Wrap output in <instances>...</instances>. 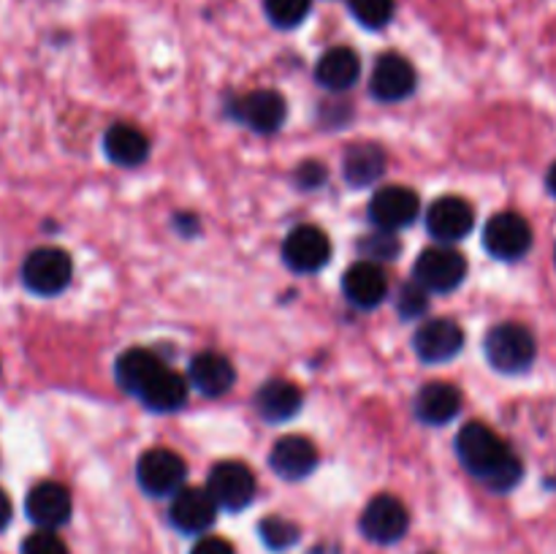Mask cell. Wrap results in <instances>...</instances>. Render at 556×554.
<instances>
[{
    "mask_svg": "<svg viewBox=\"0 0 556 554\" xmlns=\"http://www.w3.org/2000/svg\"><path fill=\"white\" fill-rule=\"evenodd\" d=\"M456 456L470 476L494 492H510L525 476V465L489 424L470 421L456 435Z\"/></svg>",
    "mask_w": 556,
    "mask_h": 554,
    "instance_id": "1",
    "label": "cell"
},
{
    "mask_svg": "<svg viewBox=\"0 0 556 554\" xmlns=\"http://www.w3.org/2000/svg\"><path fill=\"white\" fill-rule=\"evenodd\" d=\"M483 353H486L489 364H492L497 373L521 375L535 364L538 342L535 335H532L525 324L503 320V324L492 326V329L486 331Z\"/></svg>",
    "mask_w": 556,
    "mask_h": 554,
    "instance_id": "2",
    "label": "cell"
},
{
    "mask_svg": "<svg viewBox=\"0 0 556 554\" xmlns=\"http://www.w3.org/2000/svg\"><path fill=\"white\" fill-rule=\"evenodd\" d=\"M74 277V261L60 248H38L22 264V282L38 297H58Z\"/></svg>",
    "mask_w": 556,
    "mask_h": 554,
    "instance_id": "3",
    "label": "cell"
},
{
    "mask_svg": "<svg viewBox=\"0 0 556 554\" xmlns=\"http://www.w3.org/2000/svg\"><path fill=\"white\" fill-rule=\"evenodd\" d=\"M413 272H416L418 286L427 288L429 293H448L465 282L467 259L451 244H434L418 255Z\"/></svg>",
    "mask_w": 556,
    "mask_h": 554,
    "instance_id": "4",
    "label": "cell"
},
{
    "mask_svg": "<svg viewBox=\"0 0 556 554\" xmlns=\"http://www.w3.org/2000/svg\"><path fill=\"white\" fill-rule=\"evenodd\" d=\"M364 538H369L372 543L380 546H389L405 538L407 527H410V514H407L405 503L394 494H375L362 511V519H358Z\"/></svg>",
    "mask_w": 556,
    "mask_h": 554,
    "instance_id": "5",
    "label": "cell"
},
{
    "mask_svg": "<svg viewBox=\"0 0 556 554\" xmlns=\"http://www.w3.org/2000/svg\"><path fill=\"white\" fill-rule=\"evenodd\" d=\"M188 476V465L182 456L172 449H150L139 456L136 465V478L139 487L152 498H168L179 492Z\"/></svg>",
    "mask_w": 556,
    "mask_h": 554,
    "instance_id": "6",
    "label": "cell"
},
{
    "mask_svg": "<svg viewBox=\"0 0 556 554\" xmlns=\"http://www.w3.org/2000/svg\"><path fill=\"white\" fill-rule=\"evenodd\" d=\"M483 248L500 261H519L532 248V226L519 212H497L483 228Z\"/></svg>",
    "mask_w": 556,
    "mask_h": 554,
    "instance_id": "7",
    "label": "cell"
},
{
    "mask_svg": "<svg viewBox=\"0 0 556 554\" xmlns=\"http://www.w3.org/2000/svg\"><path fill=\"white\" fill-rule=\"evenodd\" d=\"M206 492L217 508L242 511L255 498V476L244 462H217L206 478Z\"/></svg>",
    "mask_w": 556,
    "mask_h": 554,
    "instance_id": "8",
    "label": "cell"
},
{
    "mask_svg": "<svg viewBox=\"0 0 556 554\" xmlns=\"http://www.w3.org/2000/svg\"><path fill=\"white\" fill-rule=\"evenodd\" d=\"M421 212V199L405 185H386L369 201V221L383 231H400L410 226Z\"/></svg>",
    "mask_w": 556,
    "mask_h": 554,
    "instance_id": "9",
    "label": "cell"
},
{
    "mask_svg": "<svg viewBox=\"0 0 556 554\" xmlns=\"http://www.w3.org/2000/svg\"><path fill=\"white\" fill-rule=\"evenodd\" d=\"M71 511H74L71 492L58 481L36 483L25 498V514L38 530H58L68 525Z\"/></svg>",
    "mask_w": 556,
    "mask_h": 554,
    "instance_id": "10",
    "label": "cell"
},
{
    "mask_svg": "<svg viewBox=\"0 0 556 554\" xmlns=\"http://www.w3.org/2000/svg\"><path fill=\"white\" fill-rule=\"evenodd\" d=\"M413 348H416L418 358L427 364L451 362L465 348V329L454 318L424 320L413 337Z\"/></svg>",
    "mask_w": 556,
    "mask_h": 554,
    "instance_id": "11",
    "label": "cell"
},
{
    "mask_svg": "<svg viewBox=\"0 0 556 554\" xmlns=\"http://www.w3.org/2000/svg\"><path fill=\"white\" fill-rule=\"evenodd\" d=\"M282 259L293 272L313 275L331 259V242L318 226H296L282 242Z\"/></svg>",
    "mask_w": 556,
    "mask_h": 554,
    "instance_id": "12",
    "label": "cell"
},
{
    "mask_svg": "<svg viewBox=\"0 0 556 554\" xmlns=\"http://www.w3.org/2000/svg\"><path fill=\"white\" fill-rule=\"evenodd\" d=\"M476 226V210L462 196H443L432 201L427 212V228L440 244H454L465 239Z\"/></svg>",
    "mask_w": 556,
    "mask_h": 554,
    "instance_id": "13",
    "label": "cell"
},
{
    "mask_svg": "<svg viewBox=\"0 0 556 554\" xmlns=\"http://www.w3.org/2000/svg\"><path fill=\"white\" fill-rule=\"evenodd\" d=\"M168 519L185 536H201V532H206L215 525L217 503L212 500V494L206 489H179V492L172 494Z\"/></svg>",
    "mask_w": 556,
    "mask_h": 554,
    "instance_id": "14",
    "label": "cell"
},
{
    "mask_svg": "<svg viewBox=\"0 0 556 554\" xmlns=\"http://www.w3.org/2000/svg\"><path fill=\"white\" fill-rule=\"evenodd\" d=\"M416 68L407 58L402 54L389 52L380 54L378 63L372 68V79H369V90L378 101L383 103H396L405 101L413 90H416Z\"/></svg>",
    "mask_w": 556,
    "mask_h": 554,
    "instance_id": "15",
    "label": "cell"
},
{
    "mask_svg": "<svg viewBox=\"0 0 556 554\" xmlns=\"http://www.w3.org/2000/svg\"><path fill=\"white\" fill-rule=\"evenodd\" d=\"M239 123L248 125L255 134H275L286 123V98L277 90H253L244 98H239L233 106Z\"/></svg>",
    "mask_w": 556,
    "mask_h": 554,
    "instance_id": "16",
    "label": "cell"
},
{
    "mask_svg": "<svg viewBox=\"0 0 556 554\" xmlns=\"http://www.w3.org/2000/svg\"><path fill=\"white\" fill-rule=\"evenodd\" d=\"M269 465L286 481H299L318 467V449L304 435H286L271 445Z\"/></svg>",
    "mask_w": 556,
    "mask_h": 554,
    "instance_id": "17",
    "label": "cell"
},
{
    "mask_svg": "<svg viewBox=\"0 0 556 554\" xmlns=\"http://www.w3.org/2000/svg\"><path fill=\"white\" fill-rule=\"evenodd\" d=\"M342 291H345L348 302L356 304L362 310L378 307L380 302L389 293V280H386V272L380 269V264L372 261H358L342 277Z\"/></svg>",
    "mask_w": 556,
    "mask_h": 554,
    "instance_id": "18",
    "label": "cell"
},
{
    "mask_svg": "<svg viewBox=\"0 0 556 554\" xmlns=\"http://www.w3.org/2000/svg\"><path fill=\"white\" fill-rule=\"evenodd\" d=\"M362 76V60L353 49L331 47L315 63V81L331 92L351 90Z\"/></svg>",
    "mask_w": 556,
    "mask_h": 554,
    "instance_id": "19",
    "label": "cell"
},
{
    "mask_svg": "<svg viewBox=\"0 0 556 554\" xmlns=\"http://www.w3.org/2000/svg\"><path fill=\"white\" fill-rule=\"evenodd\" d=\"M462 411V391L454 383L445 380H434V383L421 386L416 394V416L424 424L432 427H443V424L454 421Z\"/></svg>",
    "mask_w": 556,
    "mask_h": 554,
    "instance_id": "20",
    "label": "cell"
},
{
    "mask_svg": "<svg viewBox=\"0 0 556 554\" xmlns=\"http://www.w3.org/2000/svg\"><path fill=\"white\" fill-rule=\"evenodd\" d=\"M188 378L190 383H193V389L201 391V394L220 396L233 386V380H237V369H233L231 358L223 356V353L204 351L190 362Z\"/></svg>",
    "mask_w": 556,
    "mask_h": 554,
    "instance_id": "21",
    "label": "cell"
},
{
    "mask_svg": "<svg viewBox=\"0 0 556 554\" xmlns=\"http://www.w3.org/2000/svg\"><path fill=\"white\" fill-rule=\"evenodd\" d=\"M302 389L293 380L271 378L255 391V411L266 418V421H288L302 411Z\"/></svg>",
    "mask_w": 556,
    "mask_h": 554,
    "instance_id": "22",
    "label": "cell"
},
{
    "mask_svg": "<svg viewBox=\"0 0 556 554\" xmlns=\"http://www.w3.org/2000/svg\"><path fill=\"white\" fill-rule=\"evenodd\" d=\"M103 152H106V158L114 166L134 168L147 161V155H150V141H147V136L141 134L139 128H134V125L114 123L112 128L103 134Z\"/></svg>",
    "mask_w": 556,
    "mask_h": 554,
    "instance_id": "23",
    "label": "cell"
},
{
    "mask_svg": "<svg viewBox=\"0 0 556 554\" xmlns=\"http://www.w3.org/2000/svg\"><path fill=\"white\" fill-rule=\"evenodd\" d=\"M188 380L182 378L179 373L174 369L161 367L155 375L150 378V383L139 391V396L144 400L147 407L157 413H166V411H177V407L185 405L188 400Z\"/></svg>",
    "mask_w": 556,
    "mask_h": 554,
    "instance_id": "24",
    "label": "cell"
},
{
    "mask_svg": "<svg viewBox=\"0 0 556 554\" xmlns=\"http://www.w3.org/2000/svg\"><path fill=\"white\" fill-rule=\"evenodd\" d=\"M161 367L163 362L157 358L155 351H150V348H128V351L117 356V364H114V378H117V383L123 386L125 391L139 394Z\"/></svg>",
    "mask_w": 556,
    "mask_h": 554,
    "instance_id": "25",
    "label": "cell"
},
{
    "mask_svg": "<svg viewBox=\"0 0 556 554\" xmlns=\"http://www.w3.org/2000/svg\"><path fill=\"white\" fill-rule=\"evenodd\" d=\"M386 163H389V158L378 144H353L348 147L345 158H342V174L356 188H367L383 177Z\"/></svg>",
    "mask_w": 556,
    "mask_h": 554,
    "instance_id": "26",
    "label": "cell"
},
{
    "mask_svg": "<svg viewBox=\"0 0 556 554\" xmlns=\"http://www.w3.org/2000/svg\"><path fill=\"white\" fill-rule=\"evenodd\" d=\"M258 536L271 552H286V549H291L293 543L302 538V530H299V525H293L291 519H286V516L271 514L261 519Z\"/></svg>",
    "mask_w": 556,
    "mask_h": 554,
    "instance_id": "27",
    "label": "cell"
},
{
    "mask_svg": "<svg viewBox=\"0 0 556 554\" xmlns=\"http://www.w3.org/2000/svg\"><path fill=\"white\" fill-rule=\"evenodd\" d=\"M264 11L275 27L293 30V27H299L309 16L313 0H264Z\"/></svg>",
    "mask_w": 556,
    "mask_h": 554,
    "instance_id": "28",
    "label": "cell"
},
{
    "mask_svg": "<svg viewBox=\"0 0 556 554\" xmlns=\"http://www.w3.org/2000/svg\"><path fill=\"white\" fill-rule=\"evenodd\" d=\"M353 20L367 30H380L394 20L396 3L394 0H348Z\"/></svg>",
    "mask_w": 556,
    "mask_h": 554,
    "instance_id": "29",
    "label": "cell"
},
{
    "mask_svg": "<svg viewBox=\"0 0 556 554\" xmlns=\"http://www.w3.org/2000/svg\"><path fill=\"white\" fill-rule=\"evenodd\" d=\"M358 250L364 253V261H372V264H380V261H394L400 255V239H396L394 231H383L378 228L375 234L364 237L358 242Z\"/></svg>",
    "mask_w": 556,
    "mask_h": 554,
    "instance_id": "30",
    "label": "cell"
},
{
    "mask_svg": "<svg viewBox=\"0 0 556 554\" xmlns=\"http://www.w3.org/2000/svg\"><path fill=\"white\" fill-rule=\"evenodd\" d=\"M396 310H400L402 318H407V320L421 318V315L429 310V291L424 286H418L416 280H413L410 286H405L400 291V299H396Z\"/></svg>",
    "mask_w": 556,
    "mask_h": 554,
    "instance_id": "31",
    "label": "cell"
},
{
    "mask_svg": "<svg viewBox=\"0 0 556 554\" xmlns=\"http://www.w3.org/2000/svg\"><path fill=\"white\" fill-rule=\"evenodd\" d=\"M20 554H68V546L54 530H36L22 541Z\"/></svg>",
    "mask_w": 556,
    "mask_h": 554,
    "instance_id": "32",
    "label": "cell"
},
{
    "mask_svg": "<svg viewBox=\"0 0 556 554\" xmlns=\"http://www.w3.org/2000/svg\"><path fill=\"white\" fill-rule=\"evenodd\" d=\"M296 182L302 185L304 190L318 188L320 182H326V166L318 161H307L296 168Z\"/></svg>",
    "mask_w": 556,
    "mask_h": 554,
    "instance_id": "33",
    "label": "cell"
},
{
    "mask_svg": "<svg viewBox=\"0 0 556 554\" xmlns=\"http://www.w3.org/2000/svg\"><path fill=\"white\" fill-rule=\"evenodd\" d=\"M190 554H237V552H233V546L226 541V538L204 536L193 543Z\"/></svg>",
    "mask_w": 556,
    "mask_h": 554,
    "instance_id": "34",
    "label": "cell"
},
{
    "mask_svg": "<svg viewBox=\"0 0 556 554\" xmlns=\"http://www.w3.org/2000/svg\"><path fill=\"white\" fill-rule=\"evenodd\" d=\"M9 521H11V500H9V494L0 489V532L9 527Z\"/></svg>",
    "mask_w": 556,
    "mask_h": 554,
    "instance_id": "35",
    "label": "cell"
},
{
    "mask_svg": "<svg viewBox=\"0 0 556 554\" xmlns=\"http://www.w3.org/2000/svg\"><path fill=\"white\" fill-rule=\"evenodd\" d=\"M546 188H548V193H552L556 199V163L552 168H548V174H546Z\"/></svg>",
    "mask_w": 556,
    "mask_h": 554,
    "instance_id": "36",
    "label": "cell"
}]
</instances>
